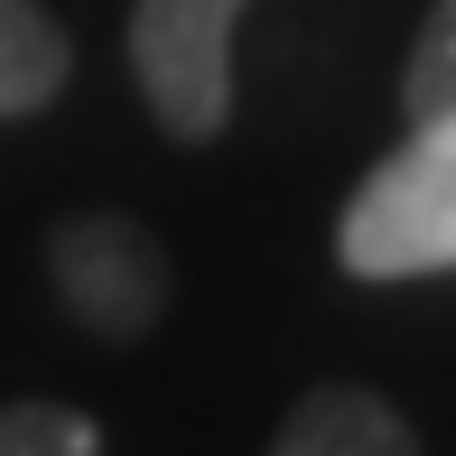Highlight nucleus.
<instances>
[{
    "label": "nucleus",
    "instance_id": "obj_1",
    "mask_svg": "<svg viewBox=\"0 0 456 456\" xmlns=\"http://www.w3.org/2000/svg\"><path fill=\"white\" fill-rule=\"evenodd\" d=\"M336 261L354 280H438V271H456V112L410 121V140L345 196Z\"/></svg>",
    "mask_w": 456,
    "mask_h": 456
},
{
    "label": "nucleus",
    "instance_id": "obj_2",
    "mask_svg": "<svg viewBox=\"0 0 456 456\" xmlns=\"http://www.w3.org/2000/svg\"><path fill=\"white\" fill-rule=\"evenodd\" d=\"M252 0H131V85L150 121L186 150L233 121V19Z\"/></svg>",
    "mask_w": 456,
    "mask_h": 456
},
{
    "label": "nucleus",
    "instance_id": "obj_3",
    "mask_svg": "<svg viewBox=\"0 0 456 456\" xmlns=\"http://www.w3.org/2000/svg\"><path fill=\"white\" fill-rule=\"evenodd\" d=\"M47 289L85 336L140 345L168 317V252L140 215L85 205V215H56V233H47Z\"/></svg>",
    "mask_w": 456,
    "mask_h": 456
},
{
    "label": "nucleus",
    "instance_id": "obj_4",
    "mask_svg": "<svg viewBox=\"0 0 456 456\" xmlns=\"http://www.w3.org/2000/svg\"><path fill=\"white\" fill-rule=\"evenodd\" d=\"M271 456H419V428L363 382H317L298 410L280 419Z\"/></svg>",
    "mask_w": 456,
    "mask_h": 456
},
{
    "label": "nucleus",
    "instance_id": "obj_5",
    "mask_svg": "<svg viewBox=\"0 0 456 456\" xmlns=\"http://www.w3.org/2000/svg\"><path fill=\"white\" fill-rule=\"evenodd\" d=\"M75 75V47L37 0H0V121H28L66 94Z\"/></svg>",
    "mask_w": 456,
    "mask_h": 456
},
{
    "label": "nucleus",
    "instance_id": "obj_6",
    "mask_svg": "<svg viewBox=\"0 0 456 456\" xmlns=\"http://www.w3.org/2000/svg\"><path fill=\"white\" fill-rule=\"evenodd\" d=\"M401 112H410V121L456 112V0H438V10H428L419 47H410V66H401Z\"/></svg>",
    "mask_w": 456,
    "mask_h": 456
},
{
    "label": "nucleus",
    "instance_id": "obj_7",
    "mask_svg": "<svg viewBox=\"0 0 456 456\" xmlns=\"http://www.w3.org/2000/svg\"><path fill=\"white\" fill-rule=\"evenodd\" d=\"M0 456H102V428L66 401H10L0 410Z\"/></svg>",
    "mask_w": 456,
    "mask_h": 456
}]
</instances>
